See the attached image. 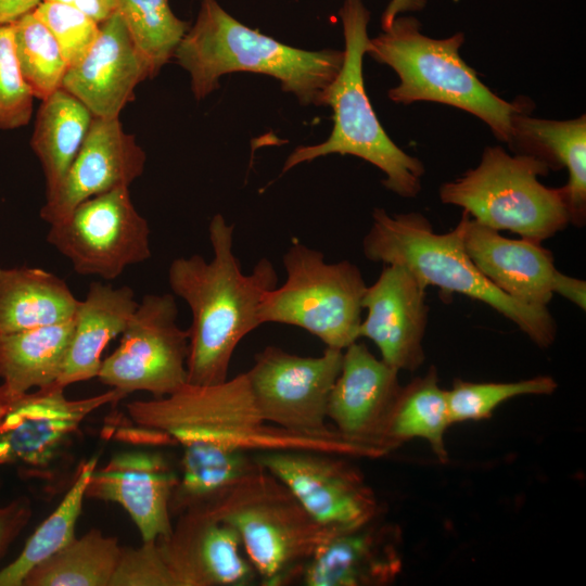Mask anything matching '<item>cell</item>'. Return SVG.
<instances>
[{"mask_svg":"<svg viewBox=\"0 0 586 586\" xmlns=\"http://www.w3.org/2000/svg\"><path fill=\"white\" fill-rule=\"evenodd\" d=\"M118 440L152 446L212 444L251 454L305 449L377 459L386 454L342 435L308 436L268 423L253 398L245 372L213 385L187 383L177 392L126 405Z\"/></svg>","mask_w":586,"mask_h":586,"instance_id":"1","label":"cell"},{"mask_svg":"<svg viewBox=\"0 0 586 586\" xmlns=\"http://www.w3.org/2000/svg\"><path fill=\"white\" fill-rule=\"evenodd\" d=\"M234 225L221 214L212 217L208 237L213 257H177L168 267L174 295L191 309L187 357L188 383L213 385L228 379L239 343L262 326L258 313L266 293L278 284L276 269L262 258L244 273L233 252Z\"/></svg>","mask_w":586,"mask_h":586,"instance_id":"2","label":"cell"},{"mask_svg":"<svg viewBox=\"0 0 586 586\" xmlns=\"http://www.w3.org/2000/svg\"><path fill=\"white\" fill-rule=\"evenodd\" d=\"M174 58L191 77L200 101L219 87L222 75L250 72L271 76L303 105H324L326 92L339 75L344 51H307L290 47L232 17L217 0H201Z\"/></svg>","mask_w":586,"mask_h":586,"instance_id":"3","label":"cell"},{"mask_svg":"<svg viewBox=\"0 0 586 586\" xmlns=\"http://www.w3.org/2000/svg\"><path fill=\"white\" fill-rule=\"evenodd\" d=\"M362 253L371 262L405 268L424 288L437 286L444 294H462L488 305L542 348L556 339L557 324L547 307L512 298L476 268L464 249L459 222L453 230L437 233L420 213L388 214L374 208Z\"/></svg>","mask_w":586,"mask_h":586,"instance_id":"4","label":"cell"},{"mask_svg":"<svg viewBox=\"0 0 586 586\" xmlns=\"http://www.w3.org/2000/svg\"><path fill=\"white\" fill-rule=\"evenodd\" d=\"M464 34L431 38L421 33L413 16H397L391 27L369 40L366 54L390 66L399 84L390 89L391 101L400 104L426 101L463 110L482 119L494 136L508 142L514 114L532 110L530 100L508 102L484 85L461 58Z\"/></svg>","mask_w":586,"mask_h":586,"instance_id":"5","label":"cell"},{"mask_svg":"<svg viewBox=\"0 0 586 586\" xmlns=\"http://www.w3.org/2000/svg\"><path fill=\"white\" fill-rule=\"evenodd\" d=\"M339 16L344 60L324 97V105L333 111L331 135L319 144L297 146L285 160L282 173L330 154L353 155L383 171L382 183L387 190L402 198H416L421 191L424 166L387 136L365 88L362 60L370 40L367 30L370 12L362 0H345Z\"/></svg>","mask_w":586,"mask_h":586,"instance_id":"6","label":"cell"},{"mask_svg":"<svg viewBox=\"0 0 586 586\" xmlns=\"http://www.w3.org/2000/svg\"><path fill=\"white\" fill-rule=\"evenodd\" d=\"M202 508L237 530L263 586L298 581L308 559L339 531L318 523L263 467Z\"/></svg>","mask_w":586,"mask_h":586,"instance_id":"7","label":"cell"},{"mask_svg":"<svg viewBox=\"0 0 586 586\" xmlns=\"http://www.w3.org/2000/svg\"><path fill=\"white\" fill-rule=\"evenodd\" d=\"M549 170L535 156L487 146L475 168L441 186L440 199L491 229L540 243L570 224L563 188L538 180Z\"/></svg>","mask_w":586,"mask_h":586,"instance_id":"8","label":"cell"},{"mask_svg":"<svg viewBox=\"0 0 586 586\" xmlns=\"http://www.w3.org/2000/svg\"><path fill=\"white\" fill-rule=\"evenodd\" d=\"M282 263L286 279L264 296L260 323L301 328L330 348L343 351L356 342L367 289L359 268L346 259L326 263L320 251L297 240Z\"/></svg>","mask_w":586,"mask_h":586,"instance_id":"9","label":"cell"},{"mask_svg":"<svg viewBox=\"0 0 586 586\" xmlns=\"http://www.w3.org/2000/svg\"><path fill=\"white\" fill-rule=\"evenodd\" d=\"M175 295L146 294L120 334L118 347L102 360L98 379L125 395H170L188 383L189 330L177 324Z\"/></svg>","mask_w":586,"mask_h":586,"instance_id":"10","label":"cell"},{"mask_svg":"<svg viewBox=\"0 0 586 586\" xmlns=\"http://www.w3.org/2000/svg\"><path fill=\"white\" fill-rule=\"evenodd\" d=\"M150 232L128 187H120L80 202L50 225L47 242L78 275L114 280L128 266L151 257Z\"/></svg>","mask_w":586,"mask_h":586,"instance_id":"11","label":"cell"},{"mask_svg":"<svg viewBox=\"0 0 586 586\" xmlns=\"http://www.w3.org/2000/svg\"><path fill=\"white\" fill-rule=\"evenodd\" d=\"M342 358V349L330 347L317 357L291 354L273 345L257 353L245 374L263 418L302 435H339L326 420Z\"/></svg>","mask_w":586,"mask_h":586,"instance_id":"12","label":"cell"},{"mask_svg":"<svg viewBox=\"0 0 586 586\" xmlns=\"http://www.w3.org/2000/svg\"><path fill=\"white\" fill-rule=\"evenodd\" d=\"M254 458L323 526L356 527L381 514L373 489L348 457L286 449L257 453Z\"/></svg>","mask_w":586,"mask_h":586,"instance_id":"13","label":"cell"},{"mask_svg":"<svg viewBox=\"0 0 586 586\" xmlns=\"http://www.w3.org/2000/svg\"><path fill=\"white\" fill-rule=\"evenodd\" d=\"M125 396L111 388L95 396L69 399L64 387L55 383L7 400L0 413V464L39 473L65 451L90 413Z\"/></svg>","mask_w":586,"mask_h":586,"instance_id":"14","label":"cell"},{"mask_svg":"<svg viewBox=\"0 0 586 586\" xmlns=\"http://www.w3.org/2000/svg\"><path fill=\"white\" fill-rule=\"evenodd\" d=\"M175 586H249L258 581L237 530L205 508L179 514L157 539Z\"/></svg>","mask_w":586,"mask_h":586,"instance_id":"15","label":"cell"},{"mask_svg":"<svg viewBox=\"0 0 586 586\" xmlns=\"http://www.w3.org/2000/svg\"><path fill=\"white\" fill-rule=\"evenodd\" d=\"M362 308L367 316L359 337L372 341L381 359L397 371L419 369L425 359L426 288L405 268L384 265L374 283L367 285Z\"/></svg>","mask_w":586,"mask_h":586,"instance_id":"16","label":"cell"},{"mask_svg":"<svg viewBox=\"0 0 586 586\" xmlns=\"http://www.w3.org/2000/svg\"><path fill=\"white\" fill-rule=\"evenodd\" d=\"M146 156L118 117H93L87 136L58 188L48 196L40 217L52 225L80 202L120 187L143 174Z\"/></svg>","mask_w":586,"mask_h":586,"instance_id":"17","label":"cell"},{"mask_svg":"<svg viewBox=\"0 0 586 586\" xmlns=\"http://www.w3.org/2000/svg\"><path fill=\"white\" fill-rule=\"evenodd\" d=\"M396 369L378 359L362 343L343 349L340 373L332 386L327 419L345 438L390 454L384 434L400 391Z\"/></svg>","mask_w":586,"mask_h":586,"instance_id":"18","label":"cell"},{"mask_svg":"<svg viewBox=\"0 0 586 586\" xmlns=\"http://www.w3.org/2000/svg\"><path fill=\"white\" fill-rule=\"evenodd\" d=\"M178 474L160 453H118L90 476L86 497L119 504L137 525L142 542L173 531L170 499Z\"/></svg>","mask_w":586,"mask_h":586,"instance_id":"19","label":"cell"},{"mask_svg":"<svg viewBox=\"0 0 586 586\" xmlns=\"http://www.w3.org/2000/svg\"><path fill=\"white\" fill-rule=\"evenodd\" d=\"M402 569L400 528L378 517L336 531L305 563L298 582L305 586H385Z\"/></svg>","mask_w":586,"mask_h":586,"instance_id":"20","label":"cell"},{"mask_svg":"<svg viewBox=\"0 0 586 586\" xmlns=\"http://www.w3.org/2000/svg\"><path fill=\"white\" fill-rule=\"evenodd\" d=\"M148 78H152L149 66L116 11L99 24L97 40L80 62L67 68L61 88L94 117L116 118Z\"/></svg>","mask_w":586,"mask_h":586,"instance_id":"21","label":"cell"},{"mask_svg":"<svg viewBox=\"0 0 586 586\" xmlns=\"http://www.w3.org/2000/svg\"><path fill=\"white\" fill-rule=\"evenodd\" d=\"M459 224L469 257L488 281L523 304L547 307L557 270L548 250L528 239L502 237L464 212Z\"/></svg>","mask_w":586,"mask_h":586,"instance_id":"22","label":"cell"},{"mask_svg":"<svg viewBox=\"0 0 586 586\" xmlns=\"http://www.w3.org/2000/svg\"><path fill=\"white\" fill-rule=\"evenodd\" d=\"M522 111L512 117L507 144L515 154L532 155L550 170L565 167L569 181L564 191L570 224L584 226L586 220V117L555 120Z\"/></svg>","mask_w":586,"mask_h":586,"instance_id":"23","label":"cell"},{"mask_svg":"<svg viewBox=\"0 0 586 586\" xmlns=\"http://www.w3.org/2000/svg\"><path fill=\"white\" fill-rule=\"evenodd\" d=\"M137 306L130 286L115 289L91 282L75 313L69 347L56 384L65 388L97 378L104 348L123 333Z\"/></svg>","mask_w":586,"mask_h":586,"instance_id":"24","label":"cell"},{"mask_svg":"<svg viewBox=\"0 0 586 586\" xmlns=\"http://www.w3.org/2000/svg\"><path fill=\"white\" fill-rule=\"evenodd\" d=\"M80 300L56 275L37 267H0V335L61 323Z\"/></svg>","mask_w":586,"mask_h":586,"instance_id":"25","label":"cell"},{"mask_svg":"<svg viewBox=\"0 0 586 586\" xmlns=\"http://www.w3.org/2000/svg\"><path fill=\"white\" fill-rule=\"evenodd\" d=\"M74 329L67 321L0 335V390L10 400L33 388L55 384Z\"/></svg>","mask_w":586,"mask_h":586,"instance_id":"26","label":"cell"},{"mask_svg":"<svg viewBox=\"0 0 586 586\" xmlns=\"http://www.w3.org/2000/svg\"><path fill=\"white\" fill-rule=\"evenodd\" d=\"M93 117L85 104L63 88L41 100L30 148L43 170L46 196L58 188L67 173Z\"/></svg>","mask_w":586,"mask_h":586,"instance_id":"27","label":"cell"},{"mask_svg":"<svg viewBox=\"0 0 586 586\" xmlns=\"http://www.w3.org/2000/svg\"><path fill=\"white\" fill-rule=\"evenodd\" d=\"M180 475L170 512L202 508L262 467L254 454L212 444L181 446Z\"/></svg>","mask_w":586,"mask_h":586,"instance_id":"28","label":"cell"},{"mask_svg":"<svg viewBox=\"0 0 586 586\" xmlns=\"http://www.w3.org/2000/svg\"><path fill=\"white\" fill-rule=\"evenodd\" d=\"M451 424L447 393L438 385L437 371L432 366L425 375L400 387L386 424L385 445L392 451L419 437L429 443L441 462H446L445 433Z\"/></svg>","mask_w":586,"mask_h":586,"instance_id":"29","label":"cell"},{"mask_svg":"<svg viewBox=\"0 0 586 586\" xmlns=\"http://www.w3.org/2000/svg\"><path fill=\"white\" fill-rule=\"evenodd\" d=\"M122 547L116 537L92 528L35 566L25 586H110Z\"/></svg>","mask_w":586,"mask_h":586,"instance_id":"30","label":"cell"},{"mask_svg":"<svg viewBox=\"0 0 586 586\" xmlns=\"http://www.w3.org/2000/svg\"><path fill=\"white\" fill-rule=\"evenodd\" d=\"M97 463L98 458L92 457L79 464L74 482L58 508L36 528L18 557L0 570V586L23 585L35 566L76 538V524Z\"/></svg>","mask_w":586,"mask_h":586,"instance_id":"31","label":"cell"},{"mask_svg":"<svg viewBox=\"0 0 586 586\" xmlns=\"http://www.w3.org/2000/svg\"><path fill=\"white\" fill-rule=\"evenodd\" d=\"M117 12L153 78L174 58L190 24L174 14L168 0H117Z\"/></svg>","mask_w":586,"mask_h":586,"instance_id":"32","label":"cell"},{"mask_svg":"<svg viewBox=\"0 0 586 586\" xmlns=\"http://www.w3.org/2000/svg\"><path fill=\"white\" fill-rule=\"evenodd\" d=\"M14 51L23 80L43 100L61 88L67 64L60 46L34 11L11 23Z\"/></svg>","mask_w":586,"mask_h":586,"instance_id":"33","label":"cell"},{"mask_svg":"<svg viewBox=\"0 0 586 586\" xmlns=\"http://www.w3.org/2000/svg\"><path fill=\"white\" fill-rule=\"evenodd\" d=\"M558 387L548 375L515 382H469L456 379L446 390L451 423L480 421L492 416L502 403L523 395H549Z\"/></svg>","mask_w":586,"mask_h":586,"instance_id":"34","label":"cell"},{"mask_svg":"<svg viewBox=\"0 0 586 586\" xmlns=\"http://www.w3.org/2000/svg\"><path fill=\"white\" fill-rule=\"evenodd\" d=\"M33 11L56 39L67 68L80 62L97 40L99 24L68 4L41 1Z\"/></svg>","mask_w":586,"mask_h":586,"instance_id":"35","label":"cell"},{"mask_svg":"<svg viewBox=\"0 0 586 586\" xmlns=\"http://www.w3.org/2000/svg\"><path fill=\"white\" fill-rule=\"evenodd\" d=\"M34 95L17 65L11 24L0 25V129L24 127L33 114Z\"/></svg>","mask_w":586,"mask_h":586,"instance_id":"36","label":"cell"},{"mask_svg":"<svg viewBox=\"0 0 586 586\" xmlns=\"http://www.w3.org/2000/svg\"><path fill=\"white\" fill-rule=\"evenodd\" d=\"M110 586H175L157 540L122 548Z\"/></svg>","mask_w":586,"mask_h":586,"instance_id":"37","label":"cell"},{"mask_svg":"<svg viewBox=\"0 0 586 586\" xmlns=\"http://www.w3.org/2000/svg\"><path fill=\"white\" fill-rule=\"evenodd\" d=\"M31 517L30 501L25 497L0 507V556L26 526Z\"/></svg>","mask_w":586,"mask_h":586,"instance_id":"38","label":"cell"},{"mask_svg":"<svg viewBox=\"0 0 586 586\" xmlns=\"http://www.w3.org/2000/svg\"><path fill=\"white\" fill-rule=\"evenodd\" d=\"M552 293L565 297L583 310L586 308V282L584 280L566 276L557 269L552 281Z\"/></svg>","mask_w":586,"mask_h":586,"instance_id":"39","label":"cell"},{"mask_svg":"<svg viewBox=\"0 0 586 586\" xmlns=\"http://www.w3.org/2000/svg\"><path fill=\"white\" fill-rule=\"evenodd\" d=\"M54 1L68 4L89 17L98 24L109 18L117 11V0H42Z\"/></svg>","mask_w":586,"mask_h":586,"instance_id":"40","label":"cell"},{"mask_svg":"<svg viewBox=\"0 0 586 586\" xmlns=\"http://www.w3.org/2000/svg\"><path fill=\"white\" fill-rule=\"evenodd\" d=\"M426 3L428 0H390L381 16L382 30L388 29L400 13L421 11Z\"/></svg>","mask_w":586,"mask_h":586,"instance_id":"41","label":"cell"},{"mask_svg":"<svg viewBox=\"0 0 586 586\" xmlns=\"http://www.w3.org/2000/svg\"><path fill=\"white\" fill-rule=\"evenodd\" d=\"M42 0H0V25L11 24L33 11Z\"/></svg>","mask_w":586,"mask_h":586,"instance_id":"42","label":"cell"},{"mask_svg":"<svg viewBox=\"0 0 586 586\" xmlns=\"http://www.w3.org/2000/svg\"><path fill=\"white\" fill-rule=\"evenodd\" d=\"M4 404H5V400H4L3 394H2V392L0 390V413H1L2 409H3V407H4Z\"/></svg>","mask_w":586,"mask_h":586,"instance_id":"43","label":"cell"}]
</instances>
